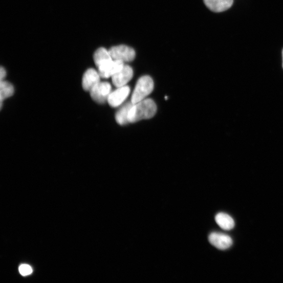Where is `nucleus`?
<instances>
[{
	"mask_svg": "<svg viewBox=\"0 0 283 283\" xmlns=\"http://www.w3.org/2000/svg\"><path fill=\"white\" fill-rule=\"evenodd\" d=\"M157 107L153 100L145 99L134 104L128 114L129 122H136L149 119L156 114Z\"/></svg>",
	"mask_w": 283,
	"mask_h": 283,
	"instance_id": "f257e3e1",
	"label": "nucleus"
},
{
	"mask_svg": "<svg viewBox=\"0 0 283 283\" xmlns=\"http://www.w3.org/2000/svg\"><path fill=\"white\" fill-rule=\"evenodd\" d=\"M154 88L153 79L148 76L142 77L138 80L132 98V102L136 104L144 99Z\"/></svg>",
	"mask_w": 283,
	"mask_h": 283,
	"instance_id": "f03ea898",
	"label": "nucleus"
},
{
	"mask_svg": "<svg viewBox=\"0 0 283 283\" xmlns=\"http://www.w3.org/2000/svg\"><path fill=\"white\" fill-rule=\"evenodd\" d=\"M110 54L114 60L125 62L133 61L136 57V52L132 48L121 45L112 48Z\"/></svg>",
	"mask_w": 283,
	"mask_h": 283,
	"instance_id": "7ed1b4c3",
	"label": "nucleus"
},
{
	"mask_svg": "<svg viewBox=\"0 0 283 283\" xmlns=\"http://www.w3.org/2000/svg\"><path fill=\"white\" fill-rule=\"evenodd\" d=\"M92 99L97 103H103L107 101L112 93V86L107 82H100L91 91Z\"/></svg>",
	"mask_w": 283,
	"mask_h": 283,
	"instance_id": "20e7f679",
	"label": "nucleus"
},
{
	"mask_svg": "<svg viewBox=\"0 0 283 283\" xmlns=\"http://www.w3.org/2000/svg\"><path fill=\"white\" fill-rule=\"evenodd\" d=\"M209 242L213 246L220 250L229 249L233 243L230 236L217 232H213L209 235Z\"/></svg>",
	"mask_w": 283,
	"mask_h": 283,
	"instance_id": "39448f33",
	"label": "nucleus"
},
{
	"mask_svg": "<svg viewBox=\"0 0 283 283\" xmlns=\"http://www.w3.org/2000/svg\"><path fill=\"white\" fill-rule=\"evenodd\" d=\"M124 66L123 61L114 60L98 68V73L101 77L107 78L113 77L119 72Z\"/></svg>",
	"mask_w": 283,
	"mask_h": 283,
	"instance_id": "423d86ee",
	"label": "nucleus"
},
{
	"mask_svg": "<svg viewBox=\"0 0 283 283\" xmlns=\"http://www.w3.org/2000/svg\"><path fill=\"white\" fill-rule=\"evenodd\" d=\"M134 71L132 68L125 65L123 68L112 77L114 84L117 87H121L133 78Z\"/></svg>",
	"mask_w": 283,
	"mask_h": 283,
	"instance_id": "0eeeda50",
	"label": "nucleus"
},
{
	"mask_svg": "<svg viewBox=\"0 0 283 283\" xmlns=\"http://www.w3.org/2000/svg\"><path fill=\"white\" fill-rule=\"evenodd\" d=\"M130 90L128 86L119 87V89L112 92L107 99V102L113 107L119 106L123 103L129 94Z\"/></svg>",
	"mask_w": 283,
	"mask_h": 283,
	"instance_id": "6e6552de",
	"label": "nucleus"
},
{
	"mask_svg": "<svg viewBox=\"0 0 283 283\" xmlns=\"http://www.w3.org/2000/svg\"><path fill=\"white\" fill-rule=\"evenodd\" d=\"M100 76L94 69L87 70L83 75L82 85L84 90L87 92L91 91L100 82Z\"/></svg>",
	"mask_w": 283,
	"mask_h": 283,
	"instance_id": "1a4fd4ad",
	"label": "nucleus"
},
{
	"mask_svg": "<svg viewBox=\"0 0 283 283\" xmlns=\"http://www.w3.org/2000/svg\"><path fill=\"white\" fill-rule=\"evenodd\" d=\"M204 2L211 11L220 13L230 9L233 5V0H204Z\"/></svg>",
	"mask_w": 283,
	"mask_h": 283,
	"instance_id": "9d476101",
	"label": "nucleus"
},
{
	"mask_svg": "<svg viewBox=\"0 0 283 283\" xmlns=\"http://www.w3.org/2000/svg\"><path fill=\"white\" fill-rule=\"evenodd\" d=\"M94 60L96 67L99 68L112 61L113 59L110 51H108L105 49L101 48L95 52L94 55Z\"/></svg>",
	"mask_w": 283,
	"mask_h": 283,
	"instance_id": "9b49d317",
	"label": "nucleus"
},
{
	"mask_svg": "<svg viewBox=\"0 0 283 283\" xmlns=\"http://www.w3.org/2000/svg\"><path fill=\"white\" fill-rule=\"evenodd\" d=\"M215 221L217 225L225 230H230L234 227V222L232 217L225 213H217L215 215Z\"/></svg>",
	"mask_w": 283,
	"mask_h": 283,
	"instance_id": "f8f14e48",
	"label": "nucleus"
},
{
	"mask_svg": "<svg viewBox=\"0 0 283 283\" xmlns=\"http://www.w3.org/2000/svg\"><path fill=\"white\" fill-rule=\"evenodd\" d=\"M134 103H128L120 108V110L117 113L116 119L117 122L120 125H124L129 122L128 114L130 108Z\"/></svg>",
	"mask_w": 283,
	"mask_h": 283,
	"instance_id": "ddd939ff",
	"label": "nucleus"
},
{
	"mask_svg": "<svg viewBox=\"0 0 283 283\" xmlns=\"http://www.w3.org/2000/svg\"><path fill=\"white\" fill-rule=\"evenodd\" d=\"M14 92L13 86L9 82L5 80L0 83V99H1V107L3 106V101L7 98L11 97Z\"/></svg>",
	"mask_w": 283,
	"mask_h": 283,
	"instance_id": "4468645a",
	"label": "nucleus"
},
{
	"mask_svg": "<svg viewBox=\"0 0 283 283\" xmlns=\"http://www.w3.org/2000/svg\"><path fill=\"white\" fill-rule=\"evenodd\" d=\"M19 273L23 276L30 275L33 272L32 268L28 265H21L19 267Z\"/></svg>",
	"mask_w": 283,
	"mask_h": 283,
	"instance_id": "2eb2a0df",
	"label": "nucleus"
},
{
	"mask_svg": "<svg viewBox=\"0 0 283 283\" xmlns=\"http://www.w3.org/2000/svg\"><path fill=\"white\" fill-rule=\"evenodd\" d=\"M6 75L7 73L5 69L2 67L1 69H0V79H1V81H3L4 80Z\"/></svg>",
	"mask_w": 283,
	"mask_h": 283,
	"instance_id": "dca6fc26",
	"label": "nucleus"
},
{
	"mask_svg": "<svg viewBox=\"0 0 283 283\" xmlns=\"http://www.w3.org/2000/svg\"><path fill=\"white\" fill-rule=\"evenodd\" d=\"M282 68H283V50L282 52Z\"/></svg>",
	"mask_w": 283,
	"mask_h": 283,
	"instance_id": "f3484780",
	"label": "nucleus"
}]
</instances>
